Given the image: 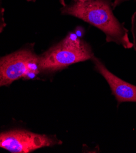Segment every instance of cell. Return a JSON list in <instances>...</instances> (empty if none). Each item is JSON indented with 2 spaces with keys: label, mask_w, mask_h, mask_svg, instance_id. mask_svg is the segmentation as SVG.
Listing matches in <instances>:
<instances>
[{
  "label": "cell",
  "mask_w": 136,
  "mask_h": 153,
  "mask_svg": "<svg viewBox=\"0 0 136 153\" xmlns=\"http://www.w3.org/2000/svg\"><path fill=\"white\" fill-rule=\"evenodd\" d=\"M112 0H93L74 2L62 6L61 13L76 17L94 26L105 35L108 43L113 42L125 49L133 48L129 40L128 30L121 23L113 12Z\"/></svg>",
  "instance_id": "6da1fadb"
},
{
  "label": "cell",
  "mask_w": 136,
  "mask_h": 153,
  "mask_svg": "<svg viewBox=\"0 0 136 153\" xmlns=\"http://www.w3.org/2000/svg\"><path fill=\"white\" fill-rule=\"evenodd\" d=\"M92 47L75 33H69L58 43L39 56V73L51 74L68 66L91 60L94 56Z\"/></svg>",
  "instance_id": "7a4b0ae2"
},
{
  "label": "cell",
  "mask_w": 136,
  "mask_h": 153,
  "mask_svg": "<svg viewBox=\"0 0 136 153\" xmlns=\"http://www.w3.org/2000/svg\"><path fill=\"white\" fill-rule=\"evenodd\" d=\"M33 44L5 56H0V87L8 86L21 78L32 79L39 74V56Z\"/></svg>",
  "instance_id": "3957f363"
},
{
  "label": "cell",
  "mask_w": 136,
  "mask_h": 153,
  "mask_svg": "<svg viewBox=\"0 0 136 153\" xmlns=\"http://www.w3.org/2000/svg\"><path fill=\"white\" fill-rule=\"evenodd\" d=\"M62 143L63 142L56 135L39 134L25 129H12L0 132V148L12 153H28Z\"/></svg>",
  "instance_id": "277c9868"
},
{
  "label": "cell",
  "mask_w": 136,
  "mask_h": 153,
  "mask_svg": "<svg viewBox=\"0 0 136 153\" xmlns=\"http://www.w3.org/2000/svg\"><path fill=\"white\" fill-rule=\"evenodd\" d=\"M95 70L106 81L115 97L118 106L122 102H136V86L120 79L110 72L102 61L95 56L92 58Z\"/></svg>",
  "instance_id": "5b68a950"
},
{
  "label": "cell",
  "mask_w": 136,
  "mask_h": 153,
  "mask_svg": "<svg viewBox=\"0 0 136 153\" xmlns=\"http://www.w3.org/2000/svg\"><path fill=\"white\" fill-rule=\"evenodd\" d=\"M131 33L132 35L133 48L136 51V11L131 17Z\"/></svg>",
  "instance_id": "8992f818"
},
{
  "label": "cell",
  "mask_w": 136,
  "mask_h": 153,
  "mask_svg": "<svg viewBox=\"0 0 136 153\" xmlns=\"http://www.w3.org/2000/svg\"><path fill=\"white\" fill-rule=\"evenodd\" d=\"M4 12L5 9L2 6L1 2H0V34L3 31V30L6 25L4 17Z\"/></svg>",
  "instance_id": "52a82bcc"
},
{
  "label": "cell",
  "mask_w": 136,
  "mask_h": 153,
  "mask_svg": "<svg viewBox=\"0 0 136 153\" xmlns=\"http://www.w3.org/2000/svg\"><path fill=\"white\" fill-rule=\"evenodd\" d=\"M128 1H130V0H114V1H113V9H114L115 8H116L117 6H119L120 4H122V3Z\"/></svg>",
  "instance_id": "ba28073f"
},
{
  "label": "cell",
  "mask_w": 136,
  "mask_h": 153,
  "mask_svg": "<svg viewBox=\"0 0 136 153\" xmlns=\"http://www.w3.org/2000/svg\"><path fill=\"white\" fill-rule=\"evenodd\" d=\"M26 1H28V2H35V1H36V0H26ZM58 1H59V3H61V4H62L63 6H65L66 5L65 0H58Z\"/></svg>",
  "instance_id": "9c48e42d"
},
{
  "label": "cell",
  "mask_w": 136,
  "mask_h": 153,
  "mask_svg": "<svg viewBox=\"0 0 136 153\" xmlns=\"http://www.w3.org/2000/svg\"><path fill=\"white\" fill-rule=\"evenodd\" d=\"M74 2H86V1H93V0H73Z\"/></svg>",
  "instance_id": "30bf717a"
}]
</instances>
